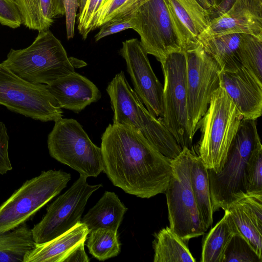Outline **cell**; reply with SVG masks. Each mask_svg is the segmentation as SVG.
I'll return each mask as SVG.
<instances>
[{
	"label": "cell",
	"mask_w": 262,
	"mask_h": 262,
	"mask_svg": "<svg viewBox=\"0 0 262 262\" xmlns=\"http://www.w3.org/2000/svg\"><path fill=\"white\" fill-rule=\"evenodd\" d=\"M103 171L125 192L149 199L165 191L172 159L156 149L138 130L109 124L101 136Z\"/></svg>",
	"instance_id": "6da1fadb"
},
{
	"label": "cell",
	"mask_w": 262,
	"mask_h": 262,
	"mask_svg": "<svg viewBox=\"0 0 262 262\" xmlns=\"http://www.w3.org/2000/svg\"><path fill=\"white\" fill-rule=\"evenodd\" d=\"M2 64L30 83L49 84L66 76L86 62L69 57L61 43L49 29L39 31L28 47L11 49Z\"/></svg>",
	"instance_id": "7a4b0ae2"
},
{
	"label": "cell",
	"mask_w": 262,
	"mask_h": 262,
	"mask_svg": "<svg viewBox=\"0 0 262 262\" xmlns=\"http://www.w3.org/2000/svg\"><path fill=\"white\" fill-rule=\"evenodd\" d=\"M106 90L114 113L113 123L128 125L139 131L161 154L171 159L180 154L182 149L161 118L147 110L123 71L115 75Z\"/></svg>",
	"instance_id": "3957f363"
},
{
	"label": "cell",
	"mask_w": 262,
	"mask_h": 262,
	"mask_svg": "<svg viewBox=\"0 0 262 262\" xmlns=\"http://www.w3.org/2000/svg\"><path fill=\"white\" fill-rule=\"evenodd\" d=\"M243 119L226 91L220 86L196 127V131L200 129L201 133L197 155L208 169L215 173L221 171Z\"/></svg>",
	"instance_id": "277c9868"
},
{
	"label": "cell",
	"mask_w": 262,
	"mask_h": 262,
	"mask_svg": "<svg viewBox=\"0 0 262 262\" xmlns=\"http://www.w3.org/2000/svg\"><path fill=\"white\" fill-rule=\"evenodd\" d=\"M260 140L255 120H243L219 173L208 169L213 212L227 210L246 195L245 172L250 155Z\"/></svg>",
	"instance_id": "5b68a950"
},
{
	"label": "cell",
	"mask_w": 262,
	"mask_h": 262,
	"mask_svg": "<svg viewBox=\"0 0 262 262\" xmlns=\"http://www.w3.org/2000/svg\"><path fill=\"white\" fill-rule=\"evenodd\" d=\"M194 153L185 147L172 159L171 177L164 192L169 227L186 243L207 231L201 219L191 185L190 169Z\"/></svg>",
	"instance_id": "8992f818"
},
{
	"label": "cell",
	"mask_w": 262,
	"mask_h": 262,
	"mask_svg": "<svg viewBox=\"0 0 262 262\" xmlns=\"http://www.w3.org/2000/svg\"><path fill=\"white\" fill-rule=\"evenodd\" d=\"M54 122L47 139L51 157L86 178L103 171L101 147L93 143L81 125L74 119L60 118Z\"/></svg>",
	"instance_id": "52a82bcc"
},
{
	"label": "cell",
	"mask_w": 262,
	"mask_h": 262,
	"mask_svg": "<svg viewBox=\"0 0 262 262\" xmlns=\"http://www.w3.org/2000/svg\"><path fill=\"white\" fill-rule=\"evenodd\" d=\"M71 178L61 170H49L27 180L0 206V234L25 223L66 188Z\"/></svg>",
	"instance_id": "ba28073f"
},
{
	"label": "cell",
	"mask_w": 262,
	"mask_h": 262,
	"mask_svg": "<svg viewBox=\"0 0 262 262\" xmlns=\"http://www.w3.org/2000/svg\"><path fill=\"white\" fill-rule=\"evenodd\" d=\"M161 64L164 79L163 116L161 119L181 148L193 151V136L187 113L185 51L169 54Z\"/></svg>",
	"instance_id": "9c48e42d"
},
{
	"label": "cell",
	"mask_w": 262,
	"mask_h": 262,
	"mask_svg": "<svg viewBox=\"0 0 262 262\" xmlns=\"http://www.w3.org/2000/svg\"><path fill=\"white\" fill-rule=\"evenodd\" d=\"M134 20L144 49L160 63L169 54L185 50L167 0H144L134 12Z\"/></svg>",
	"instance_id": "30bf717a"
},
{
	"label": "cell",
	"mask_w": 262,
	"mask_h": 262,
	"mask_svg": "<svg viewBox=\"0 0 262 262\" xmlns=\"http://www.w3.org/2000/svg\"><path fill=\"white\" fill-rule=\"evenodd\" d=\"M0 104L42 122L62 118L63 111L44 84L30 83L0 63Z\"/></svg>",
	"instance_id": "8fae6325"
},
{
	"label": "cell",
	"mask_w": 262,
	"mask_h": 262,
	"mask_svg": "<svg viewBox=\"0 0 262 262\" xmlns=\"http://www.w3.org/2000/svg\"><path fill=\"white\" fill-rule=\"evenodd\" d=\"M86 179L80 175L72 186L47 207L46 214L31 229L35 244L49 242L81 222L88 199L102 187L101 184H89Z\"/></svg>",
	"instance_id": "7c38bea8"
},
{
	"label": "cell",
	"mask_w": 262,
	"mask_h": 262,
	"mask_svg": "<svg viewBox=\"0 0 262 262\" xmlns=\"http://www.w3.org/2000/svg\"><path fill=\"white\" fill-rule=\"evenodd\" d=\"M185 53L188 118L194 137L198 122L205 114L213 94L220 86L221 68L199 44L186 50Z\"/></svg>",
	"instance_id": "4fadbf2b"
},
{
	"label": "cell",
	"mask_w": 262,
	"mask_h": 262,
	"mask_svg": "<svg viewBox=\"0 0 262 262\" xmlns=\"http://www.w3.org/2000/svg\"><path fill=\"white\" fill-rule=\"evenodd\" d=\"M119 53L126 62L134 91L152 115L162 118L163 86L155 75L140 41L132 38L123 41Z\"/></svg>",
	"instance_id": "5bb4252c"
},
{
	"label": "cell",
	"mask_w": 262,
	"mask_h": 262,
	"mask_svg": "<svg viewBox=\"0 0 262 262\" xmlns=\"http://www.w3.org/2000/svg\"><path fill=\"white\" fill-rule=\"evenodd\" d=\"M233 33L262 37V0H235L227 11L211 19L197 43L207 38Z\"/></svg>",
	"instance_id": "9a60e30c"
},
{
	"label": "cell",
	"mask_w": 262,
	"mask_h": 262,
	"mask_svg": "<svg viewBox=\"0 0 262 262\" xmlns=\"http://www.w3.org/2000/svg\"><path fill=\"white\" fill-rule=\"evenodd\" d=\"M220 86L226 91L243 120H255L262 114V82L243 66L235 71H220Z\"/></svg>",
	"instance_id": "2e32d148"
},
{
	"label": "cell",
	"mask_w": 262,
	"mask_h": 262,
	"mask_svg": "<svg viewBox=\"0 0 262 262\" xmlns=\"http://www.w3.org/2000/svg\"><path fill=\"white\" fill-rule=\"evenodd\" d=\"M47 88L61 108L75 113L101 97L100 91L93 82L75 71L47 85Z\"/></svg>",
	"instance_id": "e0dca14e"
},
{
	"label": "cell",
	"mask_w": 262,
	"mask_h": 262,
	"mask_svg": "<svg viewBox=\"0 0 262 262\" xmlns=\"http://www.w3.org/2000/svg\"><path fill=\"white\" fill-rule=\"evenodd\" d=\"M171 13L185 45V50L197 44L211 17L198 0H167Z\"/></svg>",
	"instance_id": "ac0fdd59"
},
{
	"label": "cell",
	"mask_w": 262,
	"mask_h": 262,
	"mask_svg": "<svg viewBox=\"0 0 262 262\" xmlns=\"http://www.w3.org/2000/svg\"><path fill=\"white\" fill-rule=\"evenodd\" d=\"M89 230L80 222L68 231L40 244L25 254L23 262H63L67 254L77 245L85 242Z\"/></svg>",
	"instance_id": "d6986e66"
},
{
	"label": "cell",
	"mask_w": 262,
	"mask_h": 262,
	"mask_svg": "<svg viewBox=\"0 0 262 262\" xmlns=\"http://www.w3.org/2000/svg\"><path fill=\"white\" fill-rule=\"evenodd\" d=\"M127 210L115 192L106 191L81 222L90 232L99 228L117 231Z\"/></svg>",
	"instance_id": "ffe728a7"
},
{
	"label": "cell",
	"mask_w": 262,
	"mask_h": 262,
	"mask_svg": "<svg viewBox=\"0 0 262 262\" xmlns=\"http://www.w3.org/2000/svg\"><path fill=\"white\" fill-rule=\"evenodd\" d=\"M241 34L233 33L211 37L197 43L219 64L221 71H235L242 66L238 46Z\"/></svg>",
	"instance_id": "44dd1931"
},
{
	"label": "cell",
	"mask_w": 262,
	"mask_h": 262,
	"mask_svg": "<svg viewBox=\"0 0 262 262\" xmlns=\"http://www.w3.org/2000/svg\"><path fill=\"white\" fill-rule=\"evenodd\" d=\"M222 219L204 238L202 262H223L224 254L232 236L239 230L227 209Z\"/></svg>",
	"instance_id": "7402d4cb"
},
{
	"label": "cell",
	"mask_w": 262,
	"mask_h": 262,
	"mask_svg": "<svg viewBox=\"0 0 262 262\" xmlns=\"http://www.w3.org/2000/svg\"><path fill=\"white\" fill-rule=\"evenodd\" d=\"M154 262H195L187 243L169 227L154 234Z\"/></svg>",
	"instance_id": "603a6c76"
},
{
	"label": "cell",
	"mask_w": 262,
	"mask_h": 262,
	"mask_svg": "<svg viewBox=\"0 0 262 262\" xmlns=\"http://www.w3.org/2000/svg\"><path fill=\"white\" fill-rule=\"evenodd\" d=\"M191 185L201 219L207 230L213 223V211L210 196L208 169L200 157L193 154L190 169Z\"/></svg>",
	"instance_id": "cb8c5ba5"
},
{
	"label": "cell",
	"mask_w": 262,
	"mask_h": 262,
	"mask_svg": "<svg viewBox=\"0 0 262 262\" xmlns=\"http://www.w3.org/2000/svg\"><path fill=\"white\" fill-rule=\"evenodd\" d=\"M35 246L31 230L25 223L0 234V262H23L26 253Z\"/></svg>",
	"instance_id": "d4e9b609"
},
{
	"label": "cell",
	"mask_w": 262,
	"mask_h": 262,
	"mask_svg": "<svg viewBox=\"0 0 262 262\" xmlns=\"http://www.w3.org/2000/svg\"><path fill=\"white\" fill-rule=\"evenodd\" d=\"M22 24L39 31L48 30L56 18L54 0H15Z\"/></svg>",
	"instance_id": "484cf974"
},
{
	"label": "cell",
	"mask_w": 262,
	"mask_h": 262,
	"mask_svg": "<svg viewBox=\"0 0 262 262\" xmlns=\"http://www.w3.org/2000/svg\"><path fill=\"white\" fill-rule=\"evenodd\" d=\"M227 210L239 232L262 258V221L240 201L231 204Z\"/></svg>",
	"instance_id": "4316f807"
},
{
	"label": "cell",
	"mask_w": 262,
	"mask_h": 262,
	"mask_svg": "<svg viewBox=\"0 0 262 262\" xmlns=\"http://www.w3.org/2000/svg\"><path fill=\"white\" fill-rule=\"evenodd\" d=\"M86 246L89 253L100 261L117 256L120 251L117 231L99 228L89 232Z\"/></svg>",
	"instance_id": "83f0119b"
},
{
	"label": "cell",
	"mask_w": 262,
	"mask_h": 262,
	"mask_svg": "<svg viewBox=\"0 0 262 262\" xmlns=\"http://www.w3.org/2000/svg\"><path fill=\"white\" fill-rule=\"evenodd\" d=\"M238 55L242 66L261 81L262 37L241 34Z\"/></svg>",
	"instance_id": "f1b7e54d"
},
{
	"label": "cell",
	"mask_w": 262,
	"mask_h": 262,
	"mask_svg": "<svg viewBox=\"0 0 262 262\" xmlns=\"http://www.w3.org/2000/svg\"><path fill=\"white\" fill-rule=\"evenodd\" d=\"M261 262L251 245L238 231L231 237L225 250L223 262Z\"/></svg>",
	"instance_id": "f546056e"
},
{
	"label": "cell",
	"mask_w": 262,
	"mask_h": 262,
	"mask_svg": "<svg viewBox=\"0 0 262 262\" xmlns=\"http://www.w3.org/2000/svg\"><path fill=\"white\" fill-rule=\"evenodd\" d=\"M247 194L262 193V145L259 140L252 150L245 172Z\"/></svg>",
	"instance_id": "4dcf8cb0"
},
{
	"label": "cell",
	"mask_w": 262,
	"mask_h": 262,
	"mask_svg": "<svg viewBox=\"0 0 262 262\" xmlns=\"http://www.w3.org/2000/svg\"><path fill=\"white\" fill-rule=\"evenodd\" d=\"M108 0H87L81 13L77 16L78 30L83 39L97 28L100 14Z\"/></svg>",
	"instance_id": "1f68e13d"
},
{
	"label": "cell",
	"mask_w": 262,
	"mask_h": 262,
	"mask_svg": "<svg viewBox=\"0 0 262 262\" xmlns=\"http://www.w3.org/2000/svg\"><path fill=\"white\" fill-rule=\"evenodd\" d=\"M144 0H111L102 10L97 27L113 19L135 11Z\"/></svg>",
	"instance_id": "d6a6232c"
},
{
	"label": "cell",
	"mask_w": 262,
	"mask_h": 262,
	"mask_svg": "<svg viewBox=\"0 0 262 262\" xmlns=\"http://www.w3.org/2000/svg\"><path fill=\"white\" fill-rule=\"evenodd\" d=\"M134 12L127 15L110 20L102 25L100 27L99 31L95 36V41H98L102 38L125 30L134 29Z\"/></svg>",
	"instance_id": "836d02e7"
},
{
	"label": "cell",
	"mask_w": 262,
	"mask_h": 262,
	"mask_svg": "<svg viewBox=\"0 0 262 262\" xmlns=\"http://www.w3.org/2000/svg\"><path fill=\"white\" fill-rule=\"evenodd\" d=\"M0 24L12 29L17 28L22 24L15 0H0Z\"/></svg>",
	"instance_id": "e575fe53"
},
{
	"label": "cell",
	"mask_w": 262,
	"mask_h": 262,
	"mask_svg": "<svg viewBox=\"0 0 262 262\" xmlns=\"http://www.w3.org/2000/svg\"><path fill=\"white\" fill-rule=\"evenodd\" d=\"M9 139L5 125L0 122V174L12 169L8 154Z\"/></svg>",
	"instance_id": "d590c367"
},
{
	"label": "cell",
	"mask_w": 262,
	"mask_h": 262,
	"mask_svg": "<svg viewBox=\"0 0 262 262\" xmlns=\"http://www.w3.org/2000/svg\"><path fill=\"white\" fill-rule=\"evenodd\" d=\"M66 15L67 36L68 39L74 35L75 20L79 4L77 0H63Z\"/></svg>",
	"instance_id": "8d00e7d4"
},
{
	"label": "cell",
	"mask_w": 262,
	"mask_h": 262,
	"mask_svg": "<svg viewBox=\"0 0 262 262\" xmlns=\"http://www.w3.org/2000/svg\"><path fill=\"white\" fill-rule=\"evenodd\" d=\"M85 242L76 246L65 256L63 262H89L90 259L84 250Z\"/></svg>",
	"instance_id": "74e56055"
},
{
	"label": "cell",
	"mask_w": 262,
	"mask_h": 262,
	"mask_svg": "<svg viewBox=\"0 0 262 262\" xmlns=\"http://www.w3.org/2000/svg\"><path fill=\"white\" fill-rule=\"evenodd\" d=\"M202 7L210 14L211 19L212 14L215 11L217 7L214 0H198Z\"/></svg>",
	"instance_id": "f35d334b"
},
{
	"label": "cell",
	"mask_w": 262,
	"mask_h": 262,
	"mask_svg": "<svg viewBox=\"0 0 262 262\" xmlns=\"http://www.w3.org/2000/svg\"><path fill=\"white\" fill-rule=\"evenodd\" d=\"M235 0H225L223 3L216 10L211 16V19L218 17L227 11Z\"/></svg>",
	"instance_id": "ab89813d"
},
{
	"label": "cell",
	"mask_w": 262,
	"mask_h": 262,
	"mask_svg": "<svg viewBox=\"0 0 262 262\" xmlns=\"http://www.w3.org/2000/svg\"><path fill=\"white\" fill-rule=\"evenodd\" d=\"M57 17L65 14V9L63 0H54Z\"/></svg>",
	"instance_id": "60d3db41"
},
{
	"label": "cell",
	"mask_w": 262,
	"mask_h": 262,
	"mask_svg": "<svg viewBox=\"0 0 262 262\" xmlns=\"http://www.w3.org/2000/svg\"><path fill=\"white\" fill-rule=\"evenodd\" d=\"M86 2L87 0H80L78 7L79 12L77 16L79 15L81 13L82 10H83L84 7L85 6Z\"/></svg>",
	"instance_id": "b9f144b4"
},
{
	"label": "cell",
	"mask_w": 262,
	"mask_h": 262,
	"mask_svg": "<svg viewBox=\"0 0 262 262\" xmlns=\"http://www.w3.org/2000/svg\"><path fill=\"white\" fill-rule=\"evenodd\" d=\"M217 7L216 9L223 3L225 0H214ZM216 11V10H215Z\"/></svg>",
	"instance_id": "7bdbcfd3"
},
{
	"label": "cell",
	"mask_w": 262,
	"mask_h": 262,
	"mask_svg": "<svg viewBox=\"0 0 262 262\" xmlns=\"http://www.w3.org/2000/svg\"><path fill=\"white\" fill-rule=\"evenodd\" d=\"M77 2H78V4H79L80 0H77Z\"/></svg>",
	"instance_id": "ee69618b"
}]
</instances>
